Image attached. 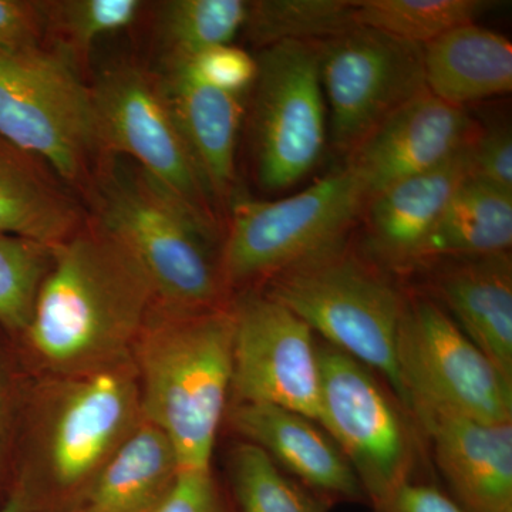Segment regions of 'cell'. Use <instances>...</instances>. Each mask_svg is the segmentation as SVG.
<instances>
[{
	"instance_id": "6",
	"label": "cell",
	"mask_w": 512,
	"mask_h": 512,
	"mask_svg": "<svg viewBox=\"0 0 512 512\" xmlns=\"http://www.w3.org/2000/svg\"><path fill=\"white\" fill-rule=\"evenodd\" d=\"M366 202L349 164L282 200L235 202L220 259L225 284L272 278L345 241Z\"/></svg>"
},
{
	"instance_id": "4",
	"label": "cell",
	"mask_w": 512,
	"mask_h": 512,
	"mask_svg": "<svg viewBox=\"0 0 512 512\" xmlns=\"http://www.w3.org/2000/svg\"><path fill=\"white\" fill-rule=\"evenodd\" d=\"M268 282L265 293L291 309L325 343L383 375L409 412L397 352L409 298L382 269L342 241Z\"/></svg>"
},
{
	"instance_id": "24",
	"label": "cell",
	"mask_w": 512,
	"mask_h": 512,
	"mask_svg": "<svg viewBox=\"0 0 512 512\" xmlns=\"http://www.w3.org/2000/svg\"><path fill=\"white\" fill-rule=\"evenodd\" d=\"M356 28V0L249 2L244 26L261 49L281 42L325 43Z\"/></svg>"
},
{
	"instance_id": "30",
	"label": "cell",
	"mask_w": 512,
	"mask_h": 512,
	"mask_svg": "<svg viewBox=\"0 0 512 512\" xmlns=\"http://www.w3.org/2000/svg\"><path fill=\"white\" fill-rule=\"evenodd\" d=\"M183 62L195 79L214 89L231 94L241 93L255 82L256 59L232 45L211 47Z\"/></svg>"
},
{
	"instance_id": "11",
	"label": "cell",
	"mask_w": 512,
	"mask_h": 512,
	"mask_svg": "<svg viewBox=\"0 0 512 512\" xmlns=\"http://www.w3.org/2000/svg\"><path fill=\"white\" fill-rule=\"evenodd\" d=\"M92 89L97 146L128 157L215 222L211 192L175 123L157 77L134 66L100 74Z\"/></svg>"
},
{
	"instance_id": "1",
	"label": "cell",
	"mask_w": 512,
	"mask_h": 512,
	"mask_svg": "<svg viewBox=\"0 0 512 512\" xmlns=\"http://www.w3.org/2000/svg\"><path fill=\"white\" fill-rule=\"evenodd\" d=\"M154 299L137 259L97 224L53 248L25 335L47 369L80 375L133 355Z\"/></svg>"
},
{
	"instance_id": "13",
	"label": "cell",
	"mask_w": 512,
	"mask_h": 512,
	"mask_svg": "<svg viewBox=\"0 0 512 512\" xmlns=\"http://www.w3.org/2000/svg\"><path fill=\"white\" fill-rule=\"evenodd\" d=\"M234 313V403L282 407L318 423L319 345L315 333L268 293H248Z\"/></svg>"
},
{
	"instance_id": "20",
	"label": "cell",
	"mask_w": 512,
	"mask_h": 512,
	"mask_svg": "<svg viewBox=\"0 0 512 512\" xmlns=\"http://www.w3.org/2000/svg\"><path fill=\"white\" fill-rule=\"evenodd\" d=\"M423 72L433 96L464 109L511 92V42L476 23L458 26L423 46Z\"/></svg>"
},
{
	"instance_id": "12",
	"label": "cell",
	"mask_w": 512,
	"mask_h": 512,
	"mask_svg": "<svg viewBox=\"0 0 512 512\" xmlns=\"http://www.w3.org/2000/svg\"><path fill=\"white\" fill-rule=\"evenodd\" d=\"M320 80L333 146L352 156L387 117L427 89L423 46L359 26L322 43Z\"/></svg>"
},
{
	"instance_id": "7",
	"label": "cell",
	"mask_w": 512,
	"mask_h": 512,
	"mask_svg": "<svg viewBox=\"0 0 512 512\" xmlns=\"http://www.w3.org/2000/svg\"><path fill=\"white\" fill-rule=\"evenodd\" d=\"M46 404L40 431L42 480L79 500L143 419L133 356L63 377Z\"/></svg>"
},
{
	"instance_id": "31",
	"label": "cell",
	"mask_w": 512,
	"mask_h": 512,
	"mask_svg": "<svg viewBox=\"0 0 512 512\" xmlns=\"http://www.w3.org/2000/svg\"><path fill=\"white\" fill-rule=\"evenodd\" d=\"M471 177L512 191L510 128L495 126L476 131L470 140Z\"/></svg>"
},
{
	"instance_id": "16",
	"label": "cell",
	"mask_w": 512,
	"mask_h": 512,
	"mask_svg": "<svg viewBox=\"0 0 512 512\" xmlns=\"http://www.w3.org/2000/svg\"><path fill=\"white\" fill-rule=\"evenodd\" d=\"M228 417L232 429L303 487L325 500H366L348 458L316 421L259 403H232Z\"/></svg>"
},
{
	"instance_id": "14",
	"label": "cell",
	"mask_w": 512,
	"mask_h": 512,
	"mask_svg": "<svg viewBox=\"0 0 512 512\" xmlns=\"http://www.w3.org/2000/svg\"><path fill=\"white\" fill-rule=\"evenodd\" d=\"M466 110L423 90L380 124L350 156L367 201L390 185L446 163L476 134Z\"/></svg>"
},
{
	"instance_id": "22",
	"label": "cell",
	"mask_w": 512,
	"mask_h": 512,
	"mask_svg": "<svg viewBox=\"0 0 512 512\" xmlns=\"http://www.w3.org/2000/svg\"><path fill=\"white\" fill-rule=\"evenodd\" d=\"M180 473L163 430L141 419L77 500L74 512H153Z\"/></svg>"
},
{
	"instance_id": "3",
	"label": "cell",
	"mask_w": 512,
	"mask_h": 512,
	"mask_svg": "<svg viewBox=\"0 0 512 512\" xmlns=\"http://www.w3.org/2000/svg\"><path fill=\"white\" fill-rule=\"evenodd\" d=\"M101 228L146 272L154 295L173 311L220 308L225 284L212 254L215 222L137 164L111 158L97 181Z\"/></svg>"
},
{
	"instance_id": "5",
	"label": "cell",
	"mask_w": 512,
	"mask_h": 512,
	"mask_svg": "<svg viewBox=\"0 0 512 512\" xmlns=\"http://www.w3.org/2000/svg\"><path fill=\"white\" fill-rule=\"evenodd\" d=\"M0 136L62 180L82 178L97 148L92 89L72 53L0 49Z\"/></svg>"
},
{
	"instance_id": "17",
	"label": "cell",
	"mask_w": 512,
	"mask_h": 512,
	"mask_svg": "<svg viewBox=\"0 0 512 512\" xmlns=\"http://www.w3.org/2000/svg\"><path fill=\"white\" fill-rule=\"evenodd\" d=\"M440 305L512 383V264L508 254L446 259L433 275Z\"/></svg>"
},
{
	"instance_id": "35",
	"label": "cell",
	"mask_w": 512,
	"mask_h": 512,
	"mask_svg": "<svg viewBox=\"0 0 512 512\" xmlns=\"http://www.w3.org/2000/svg\"><path fill=\"white\" fill-rule=\"evenodd\" d=\"M43 494L33 483L32 478L25 474L18 485L13 488L0 512H42Z\"/></svg>"
},
{
	"instance_id": "8",
	"label": "cell",
	"mask_w": 512,
	"mask_h": 512,
	"mask_svg": "<svg viewBox=\"0 0 512 512\" xmlns=\"http://www.w3.org/2000/svg\"><path fill=\"white\" fill-rule=\"evenodd\" d=\"M320 56L322 43L281 42L256 59L252 143L266 191L301 183L322 158L328 131Z\"/></svg>"
},
{
	"instance_id": "25",
	"label": "cell",
	"mask_w": 512,
	"mask_h": 512,
	"mask_svg": "<svg viewBox=\"0 0 512 512\" xmlns=\"http://www.w3.org/2000/svg\"><path fill=\"white\" fill-rule=\"evenodd\" d=\"M483 0H356L357 26L424 46L458 26L476 23Z\"/></svg>"
},
{
	"instance_id": "19",
	"label": "cell",
	"mask_w": 512,
	"mask_h": 512,
	"mask_svg": "<svg viewBox=\"0 0 512 512\" xmlns=\"http://www.w3.org/2000/svg\"><path fill=\"white\" fill-rule=\"evenodd\" d=\"M470 141L446 163L390 185L366 202L373 249L393 265H413L451 195L471 175Z\"/></svg>"
},
{
	"instance_id": "18",
	"label": "cell",
	"mask_w": 512,
	"mask_h": 512,
	"mask_svg": "<svg viewBox=\"0 0 512 512\" xmlns=\"http://www.w3.org/2000/svg\"><path fill=\"white\" fill-rule=\"evenodd\" d=\"M157 80L212 197H228L235 180L241 96L200 82L178 60H167Z\"/></svg>"
},
{
	"instance_id": "27",
	"label": "cell",
	"mask_w": 512,
	"mask_h": 512,
	"mask_svg": "<svg viewBox=\"0 0 512 512\" xmlns=\"http://www.w3.org/2000/svg\"><path fill=\"white\" fill-rule=\"evenodd\" d=\"M231 481L239 512L328 511L325 498L293 480L247 441L232 450Z\"/></svg>"
},
{
	"instance_id": "23",
	"label": "cell",
	"mask_w": 512,
	"mask_h": 512,
	"mask_svg": "<svg viewBox=\"0 0 512 512\" xmlns=\"http://www.w3.org/2000/svg\"><path fill=\"white\" fill-rule=\"evenodd\" d=\"M511 244L512 191L470 175L451 195L417 262L507 254Z\"/></svg>"
},
{
	"instance_id": "36",
	"label": "cell",
	"mask_w": 512,
	"mask_h": 512,
	"mask_svg": "<svg viewBox=\"0 0 512 512\" xmlns=\"http://www.w3.org/2000/svg\"><path fill=\"white\" fill-rule=\"evenodd\" d=\"M6 419H8V412H6L5 394L0 389V447L5 439Z\"/></svg>"
},
{
	"instance_id": "34",
	"label": "cell",
	"mask_w": 512,
	"mask_h": 512,
	"mask_svg": "<svg viewBox=\"0 0 512 512\" xmlns=\"http://www.w3.org/2000/svg\"><path fill=\"white\" fill-rule=\"evenodd\" d=\"M376 512H470L439 488L406 481L397 487Z\"/></svg>"
},
{
	"instance_id": "29",
	"label": "cell",
	"mask_w": 512,
	"mask_h": 512,
	"mask_svg": "<svg viewBox=\"0 0 512 512\" xmlns=\"http://www.w3.org/2000/svg\"><path fill=\"white\" fill-rule=\"evenodd\" d=\"M143 3L138 0H67L49 2L50 29L66 39L70 53H83L94 40L130 26Z\"/></svg>"
},
{
	"instance_id": "21",
	"label": "cell",
	"mask_w": 512,
	"mask_h": 512,
	"mask_svg": "<svg viewBox=\"0 0 512 512\" xmlns=\"http://www.w3.org/2000/svg\"><path fill=\"white\" fill-rule=\"evenodd\" d=\"M50 171L0 136V234L52 248L76 234L79 207Z\"/></svg>"
},
{
	"instance_id": "32",
	"label": "cell",
	"mask_w": 512,
	"mask_h": 512,
	"mask_svg": "<svg viewBox=\"0 0 512 512\" xmlns=\"http://www.w3.org/2000/svg\"><path fill=\"white\" fill-rule=\"evenodd\" d=\"M49 29V2L0 0V49L40 47V37Z\"/></svg>"
},
{
	"instance_id": "15",
	"label": "cell",
	"mask_w": 512,
	"mask_h": 512,
	"mask_svg": "<svg viewBox=\"0 0 512 512\" xmlns=\"http://www.w3.org/2000/svg\"><path fill=\"white\" fill-rule=\"evenodd\" d=\"M458 503L470 512H512V423H487L414 407Z\"/></svg>"
},
{
	"instance_id": "28",
	"label": "cell",
	"mask_w": 512,
	"mask_h": 512,
	"mask_svg": "<svg viewBox=\"0 0 512 512\" xmlns=\"http://www.w3.org/2000/svg\"><path fill=\"white\" fill-rule=\"evenodd\" d=\"M52 261V247L0 234V325L25 333Z\"/></svg>"
},
{
	"instance_id": "2",
	"label": "cell",
	"mask_w": 512,
	"mask_h": 512,
	"mask_svg": "<svg viewBox=\"0 0 512 512\" xmlns=\"http://www.w3.org/2000/svg\"><path fill=\"white\" fill-rule=\"evenodd\" d=\"M151 319L138 336L133 362L141 413L167 434L180 470H211L234 370L232 308L173 311Z\"/></svg>"
},
{
	"instance_id": "10",
	"label": "cell",
	"mask_w": 512,
	"mask_h": 512,
	"mask_svg": "<svg viewBox=\"0 0 512 512\" xmlns=\"http://www.w3.org/2000/svg\"><path fill=\"white\" fill-rule=\"evenodd\" d=\"M399 366L414 407L487 423H512V383L433 299H409Z\"/></svg>"
},
{
	"instance_id": "33",
	"label": "cell",
	"mask_w": 512,
	"mask_h": 512,
	"mask_svg": "<svg viewBox=\"0 0 512 512\" xmlns=\"http://www.w3.org/2000/svg\"><path fill=\"white\" fill-rule=\"evenodd\" d=\"M153 512H225L211 470H180Z\"/></svg>"
},
{
	"instance_id": "9",
	"label": "cell",
	"mask_w": 512,
	"mask_h": 512,
	"mask_svg": "<svg viewBox=\"0 0 512 512\" xmlns=\"http://www.w3.org/2000/svg\"><path fill=\"white\" fill-rule=\"evenodd\" d=\"M318 356V424L348 458L367 500L377 507L410 481L416 451L412 430L373 370L328 343L319 345Z\"/></svg>"
},
{
	"instance_id": "26",
	"label": "cell",
	"mask_w": 512,
	"mask_h": 512,
	"mask_svg": "<svg viewBox=\"0 0 512 512\" xmlns=\"http://www.w3.org/2000/svg\"><path fill=\"white\" fill-rule=\"evenodd\" d=\"M244 0H171L160 6L158 33L167 60H187L211 47L231 45L244 29Z\"/></svg>"
}]
</instances>
